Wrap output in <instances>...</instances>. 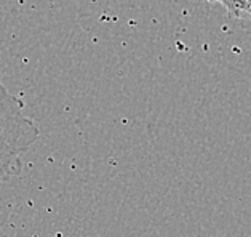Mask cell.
Instances as JSON below:
<instances>
[{"label": "cell", "mask_w": 251, "mask_h": 237, "mask_svg": "<svg viewBox=\"0 0 251 237\" xmlns=\"http://www.w3.org/2000/svg\"><path fill=\"white\" fill-rule=\"evenodd\" d=\"M210 2L223 5L230 18L240 21L243 27H251V0H210Z\"/></svg>", "instance_id": "obj_2"}, {"label": "cell", "mask_w": 251, "mask_h": 237, "mask_svg": "<svg viewBox=\"0 0 251 237\" xmlns=\"http://www.w3.org/2000/svg\"><path fill=\"white\" fill-rule=\"evenodd\" d=\"M39 138V129L24 114V103L5 87L0 76V186L21 173V156Z\"/></svg>", "instance_id": "obj_1"}]
</instances>
